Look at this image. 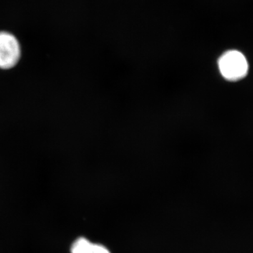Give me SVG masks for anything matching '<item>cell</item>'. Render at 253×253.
Returning a JSON list of instances; mask_svg holds the SVG:
<instances>
[{"label":"cell","mask_w":253,"mask_h":253,"mask_svg":"<svg viewBox=\"0 0 253 253\" xmlns=\"http://www.w3.org/2000/svg\"><path fill=\"white\" fill-rule=\"evenodd\" d=\"M221 76L230 81L242 79L247 75L249 63L242 53L230 50L221 55L218 61Z\"/></svg>","instance_id":"obj_1"},{"label":"cell","mask_w":253,"mask_h":253,"mask_svg":"<svg viewBox=\"0 0 253 253\" xmlns=\"http://www.w3.org/2000/svg\"><path fill=\"white\" fill-rule=\"evenodd\" d=\"M71 253H111L100 244H94L84 238L76 240L71 247Z\"/></svg>","instance_id":"obj_3"},{"label":"cell","mask_w":253,"mask_h":253,"mask_svg":"<svg viewBox=\"0 0 253 253\" xmlns=\"http://www.w3.org/2000/svg\"><path fill=\"white\" fill-rule=\"evenodd\" d=\"M21 56V44L17 38L9 32L0 31V69L15 67Z\"/></svg>","instance_id":"obj_2"}]
</instances>
